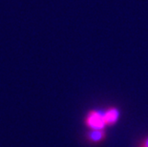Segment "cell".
I'll return each instance as SVG.
<instances>
[{"label": "cell", "mask_w": 148, "mask_h": 147, "mask_svg": "<svg viewBox=\"0 0 148 147\" xmlns=\"http://www.w3.org/2000/svg\"><path fill=\"white\" fill-rule=\"evenodd\" d=\"M121 117L119 110L116 107H110L104 110V120L107 126H111L118 122L119 118Z\"/></svg>", "instance_id": "2"}, {"label": "cell", "mask_w": 148, "mask_h": 147, "mask_svg": "<svg viewBox=\"0 0 148 147\" xmlns=\"http://www.w3.org/2000/svg\"><path fill=\"white\" fill-rule=\"evenodd\" d=\"M141 147H148V137H146V139H143V142Z\"/></svg>", "instance_id": "4"}, {"label": "cell", "mask_w": 148, "mask_h": 147, "mask_svg": "<svg viewBox=\"0 0 148 147\" xmlns=\"http://www.w3.org/2000/svg\"><path fill=\"white\" fill-rule=\"evenodd\" d=\"M85 125L89 130H104L107 126L104 120V110H90L85 117Z\"/></svg>", "instance_id": "1"}, {"label": "cell", "mask_w": 148, "mask_h": 147, "mask_svg": "<svg viewBox=\"0 0 148 147\" xmlns=\"http://www.w3.org/2000/svg\"><path fill=\"white\" fill-rule=\"evenodd\" d=\"M106 137V133L104 130H89L86 134V139L90 142L99 143L104 140Z\"/></svg>", "instance_id": "3"}]
</instances>
